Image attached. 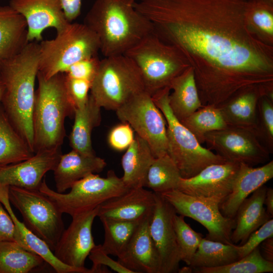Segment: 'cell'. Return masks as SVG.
Masks as SVG:
<instances>
[{"instance_id": "cell-25", "label": "cell", "mask_w": 273, "mask_h": 273, "mask_svg": "<svg viewBox=\"0 0 273 273\" xmlns=\"http://www.w3.org/2000/svg\"><path fill=\"white\" fill-rule=\"evenodd\" d=\"M9 189L8 186H0V202L12 218L26 248L42 257L57 273H92L91 269L73 267L62 263L43 240L17 218L10 205Z\"/></svg>"}, {"instance_id": "cell-5", "label": "cell", "mask_w": 273, "mask_h": 273, "mask_svg": "<svg viewBox=\"0 0 273 273\" xmlns=\"http://www.w3.org/2000/svg\"><path fill=\"white\" fill-rule=\"evenodd\" d=\"M170 92V88L166 87L152 97L166 120L167 154L178 168L181 177H192L208 165L227 161L203 147L196 136L175 117L168 104Z\"/></svg>"}, {"instance_id": "cell-27", "label": "cell", "mask_w": 273, "mask_h": 273, "mask_svg": "<svg viewBox=\"0 0 273 273\" xmlns=\"http://www.w3.org/2000/svg\"><path fill=\"white\" fill-rule=\"evenodd\" d=\"M169 88L172 93L168 96V104L173 115L180 121L203 106L191 66L173 79Z\"/></svg>"}, {"instance_id": "cell-29", "label": "cell", "mask_w": 273, "mask_h": 273, "mask_svg": "<svg viewBox=\"0 0 273 273\" xmlns=\"http://www.w3.org/2000/svg\"><path fill=\"white\" fill-rule=\"evenodd\" d=\"M101 108L89 95L85 104L74 111V121L69 136L72 150L86 155H95L92 147V133L101 121Z\"/></svg>"}, {"instance_id": "cell-47", "label": "cell", "mask_w": 273, "mask_h": 273, "mask_svg": "<svg viewBox=\"0 0 273 273\" xmlns=\"http://www.w3.org/2000/svg\"><path fill=\"white\" fill-rule=\"evenodd\" d=\"M260 253L264 259L273 262V237L268 238L260 245Z\"/></svg>"}, {"instance_id": "cell-41", "label": "cell", "mask_w": 273, "mask_h": 273, "mask_svg": "<svg viewBox=\"0 0 273 273\" xmlns=\"http://www.w3.org/2000/svg\"><path fill=\"white\" fill-rule=\"evenodd\" d=\"M100 62L98 56L83 59L71 65L64 73L70 78L83 79L92 82Z\"/></svg>"}, {"instance_id": "cell-23", "label": "cell", "mask_w": 273, "mask_h": 273, "mask_svg": "<svg viewBox=\"0 0 273 273\" xmlns=\"http://www.w3.org/2000/svg\"><path fill=\"white\" fill-rule=\"evenodd\" d=\"M106 165L104 159L95 155H86L74 150L62 154L53 170L56 191L64 193L80 179L102 171Z\"/></svg>"}, {"instance_id": "cell-40", "label": "cell", "mask_w": 273, "mask_h": 273, "mask_svg": "<svg viewBox=\"0 0 273 273\" xmlns=\"http://www.w3.org/2000/svg\"><path fill=\"white\" fill-rule=\"evenodd\" d=\"M109 255L102 250L101 245H96L88 255L93 262L91 268L93 273L109 272L107 267L118 273H133Z\"/></svg>"}, {"instance_id": "cell-36", "label": "cell", "mask_w": 273, "mask_h": 273, "mask_svg": "<svg viewBox=\"0 0 273 273\" xmlns=\"http://www.w3.org/2000/svg\"><path fill=\"white\" fill-rule=\"evenodd\" d=\"M180 122L201 144L206 133L228 126L219 108L209 105L203 106Z\"/></svg>"}, {"instance_id": "cell-4", "label": "cell", "mask_w": 273, "mask_h": 273, "mask_svg": "<svg viewBox=\"0 0 273 273\" xmlns=\"http://www.w3.org/2000/svg\"><path fill=\"white\" fill-rule=\"evenodd\" d=\"M32 115L34 153L61 149L66 135L65 120L75 108L68 94L65 75L46 79L38 72Z\"/></svg>"}, {"instance_id": "cell-22", "label": "cell", "mask_w": 273, "mask_h": 273, "mask_svg": "<svg viewBox=\"0 0 273 273\" xmlns=\"http://www.w3.org/2000/svg\"><path fill=\"white\" fill-rule=\"evenodd\" d=\"M272 177V160L257 167L240 164L231 193L219 204L222 215L229 218H235L243 201Z\"/></svg>"}, {"instance_id": "cell-37", "label": "cell", "mask_w": 273, "mask_h": 273, "mask_svg": "<svg viewBox=\"0 0 273 273\" xmlns=\"http://www.w3.org/2000/svg\"><path fill=\"white\" fill-rule=\"evenodd\" d=\"M273 272V262L262 256L259 246L237 261L216 267L193 268L196 273H264Z\"/></svg>"}, {"instance_id": "cell-14", "label": "cell", "mask_w": 273, "mask_h": 273, "mask_svg": "<svg viewBox=\"0 0 273 273\" xmlns=\"http://www.w3.org/2000/svg\"><path fill=\"white\" fill-rule=\"evenodd\" d=\"M98 208L72 216L71 222L64 230L53 251L62 263L73 267H85V261L96 246L92 226Z\"/></svg>"}, {"instance_id": "cell-24", "label": "cell", "mask_w": 273, "mask_h": 273, "mask_svg": "<svg viewBox=\"0 0 273 273\" xmlns=\"http://www.w3.org/2000/svg\"><path fill=\"white\" fill-rule=\"evenodd\" d=\"M267 187L263 185L246 198L240 205L236 216V225L231 240L241 245L249 236L271 218L264 207V200Z\"/></svg>"}, {"instance_id": "cell-6", "label": "cell", "mask_w": 273, "mask_h": 273, "mask_svg": "<svg viewBox=\"0 0 273 273\" xmlns=\"http://www.w3.org/2000/svg\"><path fill=\"white\" fill-rule=\"evenodd\" d=\"M138 67L145 90L151 96L169 87L173 79L190 66L176 47L161 40L154 32L125 54Z\"/></svg>"}, {"instance_id": "cell-12", "label": "cell", "mask_w": 273, "mask_h": 273, "mask_svg": "<svg viewBox=\"0 0 273 273\" xmlns=\"http://www.w3.org/2000/svg\"><path fill=\"white\" fill-rule=\"evenodd\" d=\"M160 194L172 205L176 214L191 218L204 226L208 231L205 238L233 244L231 236L236 225L235 218L223 215L218 202L188 195L177 189Z\"/></svg>"}, {"instance_id": "cell-3", "label": "cell", "mask_w": 273, "mask_h": 273, "mask_svg": "<svg viewBox=\"0 0 273 273\" xmlns=\"http://www.w3.org/2000/svg\"><path fill=\"white\" fill-rule=\"evenodd\" d=\"M38 62L39 43L31 41L0 65V75L5 87L1 104L14 128L33 153L32 115Z\"/></svg>"}, {"instance_id": "cell-9", "label": "cell", "mask_w": 273, "mask_h": 273, "mask_svg": "<svg viewBox=\"0 0 273 273\" xmlns=\"http://www.w3.org/2000/svg\"><path fill=\"white\" fill-rule=\"evenodd\" d=\"M70 189L67 193H59L48 186L45 178L39 188L61 212L71 216L94 210L128 188L124 185L122 178L111 170L105 177L91 174L75 183Z\"/></svg>"}, {"instance_id": "cell-11", "label": "cell", "mask_w": 273, "mask_h": 273, "mask_svg": "<svg viewBox=\"0 0 273 273\" xmlns=\"http://www.w3.org/2000/svg\"><path fill=\"white\" fill-rule=\"evenodd\" d=\"M115 112L121 122L128 123L147 142L155 158L167 154L166 122L150 94L139 93Z\"/></svg>"}, {"instance_id": "cell-28", "label": "cell", "mask_w": 273, "mask_h": 273, "mask_svg": "<svg viewBox=\"0 0 273 273\" xmlns=\"http://www.w3.org/2000/svg\"><path fill=\"white\" fill-rule=\"evenodd\" d=\"M155 157L148 144L136 134L121 159L123 182L128 189L145 187L147 174Z\"/></svg>"}, {"instance_id": "cell-42", "label": "cell", "mask_w": 273, "mask_h": 273, "mask_svg": "<svg viewBox=\"0 0 273 273\" xmlns=\"http://www.w3.org/2000/svg\"><path fill=\"white\" fill-rule=\"evenodd\" d=\"M65 80L68 94L75 110L83 107L88 100L92 82L83 79L70 78L65 75Z\"/></svg>"}, {"instance_id": "cell-44", "label": "cell", "mask_w": 273, "mask_h": 273, "mask_svg": "<svg viewBox=\"0 0 273 273\" xmlns=\"http://www.w3.org/2000/svg\"><path fill=\"white\" fill-rule=\"evenodd\" d=\"M273 237V219L270 218L249 236L246 242L238 245V253L242 258L253 250L265 239Z\"/></svg>"}, {"instance_id": "cell-18", "label": "cell", "mask_w": 273, "mask_h": 273, "mask_svg": "<svg viewBox=\"0 0 273 273\" xmlns=\"http://www.w3.org/2000/svg\"><path fill=\"white\" fill-rule=\"evenodd\" d=\"M25 19L29 42L42 40V33L54 28L57 33L69 23L66 19L60 0H10L9 5Z\"/></svg>"}, {"instance_id": "cell-35", "label": "cell", "mask_w": 273, "mask_h": 273, "mask_svg": "<svg viewBox=\"0 0 273 273\" xmlns=\"http://www.w3.org/2000/svg\"><path fill=\"white\" fill-rule=\"evenodd\" d=\"M104 231V239L101 244L107 254L119 257L125 250L139 224L141 221L110 218L100 219Z\"/></svg>"}, {"instance_id": "cell-21", "label": "cell", "mask_w": 273, "mask_h": 273, "mask_svg": "<svg viewBox=\"0 0 273 273\" xmlns=\"http://www.w3.org/2000/svg\"><path fill=\"white\" fill-rule=\"evenodd\" d=\"M272 94L273 89L249 87L238 91L217 108L228 126L247 130L257 136L258 100L262 96Z\"/></svg>"}, {"instance_id": "cell-50", "label": "cell", "mask_w": 273, "mask_h": 273, "mask_svg": "<svg viewBox=\"0 0 273 273\" xmlns=\"http://www.w3.org/2000/svg\"><path fill=\"white\" fill-rule=\"evenodd\" d=\"M193 268L188 265V266H184L181 268H179L178 272L180 273H191L193 272Z\"/></svg>"}, {"instance_id": "cell-38", "label": "cell", "mask_w": 273, "mask_h": 273, "mask_svg": "<svg viewBox=\"0 0 273 273\" xmlns=\"http://www.w3.org/2000/svg\"><path fill=\"white\" fill-rule=\"evenodd\" d=\"M184 218L176 213L173 217V225L180 260L188 265L203 237L201 234L195 232L186 223Z\"/></svg>"}, {"instance_id": "cell-43", "label": "cell", "mask_w": 273, "mask_h": 273, "mask_svg": "<svg viewBox=\"0 0 273 273\" xmlns=\"http://www.w3.org/2000/svg\"><path fill=\"white\" fill-rule=\"evenodd\" d=\"M134 130L127 122H122L114 126L109 131L108 142L114 150L122 151L126 150L133 142Z\"/></svg>"}, {"instance_id": "cell-39", "label": "cell", "mask_w": 273, "mask_h": 273, "mask_svg": "<svg viewBox=\"0 0 273 273\" xmlns=\"http://www.w3.org/2000/svg\"><path fill=\"white\" fill-rule=\"evenodd\" d=\"M257 136L269 153L273 152V94L260 98L257 107Z\"/></svg>"}, {"instance_id": "cell-31", "label": "cell", "mask_w": 273, "mask_h": 273, "mask_svg": "<svg viewBox=\"0 0 273 273\" xmlns=\"http://www.w3.org/2000/svg\"><path fill=\"white\" fill-rule=\"evenodd\" d=\"M46 262L38 255L18 243H0V273H28L43 266Z\"/></svg>"}, {"instance_id": "cell-2", "label": "cell", "mask_w": 273, "mask_h": 273, "mask_svg": "<svg viewBox=\"0 0 273 273\" xmlns=\"http://www.w3.org/2000/svg\"><path fill=\"white\" fill-rule=\"evenodd\" d=\"M138 0H95L83 23L97 35L104 57L124 54L154 32L151 23L134 7Z\"/></svg>"}, {"instance_id": "cell-1", "label": "cell", "mask_w": 273, "mask_h": 273, "mask_svg": "<svg viewBox=\"0 0 273 273\" xmlns=\"http://www.w3.org/2000/svg\"><path fill=\"white\" fill-rule=\"evenodd\" d=\"M246 0H139L136 10L193 68L203 106L219 107L252 86L273 88V47L245 20Z\"/></svg>"}, {"instance_id": "cell-8", "label": "cell", "mask_w": 273, "mask_h": 273, "mask_svg": "<svg viewBox=\"0 0 273 273\" xmlns=\"http://www.w3.org/2000/svg\"><path fill=\"white\" fill-rule=\"evenodd\" d=\"M57 36L39 43L38 71L46 79L83 59L98 56L100 43L84 23H69Z\"/></svg>"}, {"instance_id": "cell-15", "label": "cell", "mask_w": 273, "mask_h": 273, "mask_svg": "<svg viewBox=\"0 0 273 273\" xmlns=\"http://www.w3.org/2000/svg\"><path fill=\"white\" fill-rule=\"evenodd\" d=\"M176 213L172 205L160 194L156 193L149 232L160 259L161 273L177 272L179 268L180 252L173 225Z\"/></svg>"}, {"instance_id": "cell-17", "label": "cell", "mask_w": 273, "mask_h": 273, "mask_svg": "<svg viewBox=\"0 0 273 273\" xmlns=\"http://www.w3.org/2000/svg\"><path fill=\"white\" fill-rule=\"evenodd\" d=\"M61 149L40 150L29 158L7 165H0V186L39 190L47 172L54 170Z\"/></svg>"}, {"instance_id": "cell-26", "label": "cell", "mask_w": 273, "mask_h": 273, "mask_svg": "<svg viewBox=\"0 0 273 273\" xmlns=\"http://www.w3.org/2000/svg\"><path fill=\"white\" fill-rule=\"evenodd\" d=\"M25 18L9 5L0 6V65L29 42Z\"/></svg>"}, {"instance_id": "cell-10", "label": "cell", "mask_w": 273, "mask_h": 273, "mask_svg": "<svg viewBox=\"0 0 273 273\" xmlns=\"http://www.w3.org/2000/svg\"><path fill=\"white\" fill-rule=\"evenodd\" d=\"M9 198L20 212L25 225L53 252L65 230L63 213L39 190L10 186Z\"/></svg>"}, {"instance_id": "cell-45", "label": "cell", "mask_w": 273, "mask_h": 273, "mask_svg": "<svg viewBox=\"0 0 273 273\" xmlns=\"http://www.w3.org/2000/svg\"><path fill=\"white\" fill-rule=\"evenodd\" d=\"M6 241L17 242L27 249L12 218L0 202V243Z\"/></svg>"}, {"instance_id": "cell-19", "label": "cell", "mask_w": 273, "mask_h": 273, "mask_svg": "<svg viewBox=\"0 0 273 273\" xmlns=\"http://www.w3.org/2000/svg\"><path fill=\"white\" fill-rule=\"evenodd\" d=\"M156 204V193L144 187L128 189L114 197L98 208L101 218L141 221L151 218Z\"/></svg>"}, {"instance_id": "cell-33", "label": "cell", "mask_w": 273, "mask_h": 273, "mask_svg": "<svg viewBox=\"0 0 273 273\" xmlns=\"http://www.w3.org/2000/svg\"><path fill=\"white\" fill-rule=\"evenodd\" d=\"M240 258L238 245L202 238L188 265L193 268L216 267L232 263Z\"/></svg>"}, {"instance_id": "cell-48", "label": "cell", "mask_w": 273, "mask_h": 273, "mask_svg": "<svg viewBox=\"0 0 273 273\" xmlns=\"http://www.w3.org/2000/svg\"><path fill=\"white\" fill-rule=\"evenodd\" d=\"M264 205L266 206V211L268 214L272 218L273 216V189L267 188L264 200Z\"/></svg>"}, {"instance_id": "cell-16", "label": "cell", "mask_w": 273, "mask_h": 273, "mask_svg": "<svg viewBox=\"0 0 273 273\" xmlns=\"http://www.w3.org/2000/svg\"><path fill=\"white\" fill-rule=\"evenodd\" d=\"M239 167L229 161L208 165L192 177H180L176 189L220 204L231 193Z\"/></svg>"}, {"instance_id": "cell-20", "label": "cell", "mask_w": 273, "mask_h": 273, "mask_svg": "<svg viewBox=\"0 0 273 273\" xmlns=\"http://www.w3.org/2000/svg\"><path fill=\"white\" fill-rule=\"evenodd\" d=\"M151 218L140 222L125 250L117 257L133 273H161L160 259L149 232Z\"/></svg>"}, {"instance_id": "cell-7", "label": "cell", "mask_w": 273, "mask_h": 273, "mask_svg": "<svg viewBox=\"0 0 273 273\" xmlns=\"http://www.w3.org/2000/svg\"><path fill=\"white\" fill-rule=\"evenodd\" d=\"M144 91L145 85L138 67L123 54L100 60L89 95L101 108L116 111Z\"/></svg>"}, {"instance_id": "cell-30", "label": "cell", "mask_w": 273, "mask_h": 273, "mask_svg": "<svg viewBox=\"0 0 273 273\" xmlns=\"http://www.w3.org/2000/svg\"><path fill=\"white\" fill-rule=\"evenodd\" d=\"M34 154L14 128L0 103V165L18 163Z\"/></svg>"}, {"instance_id": "cell-46", "label": "cell", "mask_w": 273, "mask_h": 273, "mask_svg": "<svg viewBox=\"0 0 273 273\" xmlns=\"http://www.w3.org/2000/svg\"><path fill=\"white\" fill-rule=\"evenodd\" d=\"M64 15L69 22H72L81 14V0H60Z\"/></svg>"}, {"instance_id": "cell-32", "label": "cell", "mask_w": 273, "mask_h": 273, "mask_svg": "<svg viewBox=\"0 0 273 273\" xmlns=\"http://www.w3.org/2000/svg\"><path fill=\"white\" fill-rule=\"evenodd\" d=\"M245 20L257 39L273 47V0H246Z\"/></svg>"}, {"instance_id": "cell-49", "label": "cell", "mask_w": 273, "mask_h": 273, "mask_svg": "<svg viewBox=\"0 0 273 273\" xmlns=\"http://www.w3.org/2000/svg\"><path fill=\"white\" fill-rule=\"evenodd\" d=\"M5 89V87L4 83L0 75V103L1 102V101L2 100V98L4 94Z\"/></svg>"}, {"instance_id": "cell-34", "label": "cell", "mask_w": 273, "mask_h": 273, "mask_svg": "<svg viewBox=\"0 0 273 273\" xmlns=\"http://www.w3.org/2000/svg\"><path fill=\"white\" fill-rule=\"evenodd\" d=\"M180 177L178 168L166 154L154 158L148 170L144 187L162 194L176 189Z\"/></svg>"}, {"instance_id": "cell-13", "label": "cell", "mask_w": 273, "mask_h": 273, "mask_svg": "<svg viewBox=\"0 0 273 273\" xmlns=\"http://www.w3.org/2000/svg\"><path fill=\"white\" fill-rule=\"evenodd\" d=\"M204 143L227 161L254 167L270 159L267 148L254 133L244 129L228 126L208 132Z\"/></svg>"}]
</instances>
